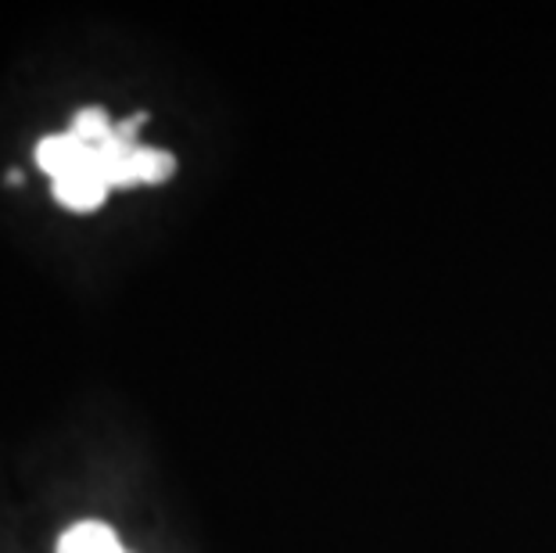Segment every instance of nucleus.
<instances>
[{"instance_id": "obj_1", "label": "nucleus", "mask_w": 556, "mask_h": 553, "mask_svg": "<svg viewBox=\"0 0 556 553\" xmlns=\"http://www.w3.org/2000/svg\"><path fill=\"white\" fill-rule=\"evenodd\" d=\"M58 553H126L119 536L104 521H79L58 539Z\"/></svg>"}, {"instance_id": "obj_2", "label": "nucleus", "mask_w": 556, "mask_h": 553, "mask_svg": "<svg viewBox=\"0 0 556 553\" xmlns=\"http://www.w3.org/2000/svg\"><path fill=\"white\" fill-rule=\"evenodd\" d=\"M68 134L79 137L83 144H90V148H101L104 140H112L115 137V123L109 120V112L98 109V104H90V109H79L73 115V126H68Z\"/></svg>"}]
</instances>
